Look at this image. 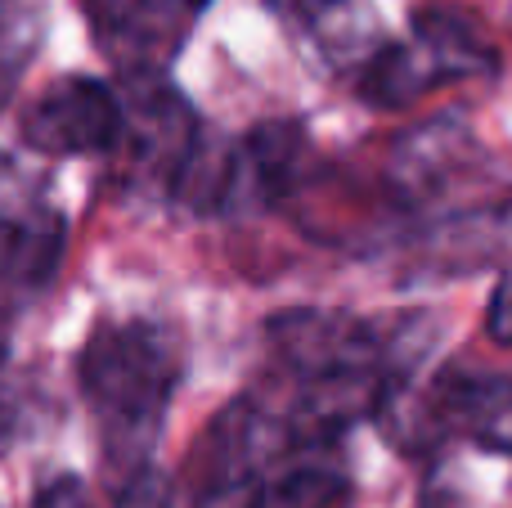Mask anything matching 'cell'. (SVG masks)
I'll return each instance as SVG.
<instances>
[{
	"label": "cell",
	"mask_w": 512,
	"mask_h": 508,
	"mask_svg": "<svg viewBox=\"0 0 512 508\" xmlns=\"http://www.w3.org/2000/svg\"><path fill=\"white\" fill-rule=\"evenodd\" d=\"M274 9L333 68H360L364 54L382 41L373 27L369 0H274Z\"/></svg>",
	"instance_id": "cell-8"
},
{
	"label": "cell",
	"mask_w": 512,
	"mask_h": 508,
	"mask_svg": "<svg viewBox=\"0 0 512 508\" xmlns=\"http://www.w3.org/2000/svg\"><path fill=\"white\" fill-rule=\"evenodd\" d=\"M436 86H445V72L414 36L409 41H378L355 68V90L373 108H414Z\"/></svg>",
	"instance_id": "cell-10"
},
{
	"label": "cell",
	"mask_w": 512,
	"mask_h": 508,
	"mask_svg": "<svg viewBox=\"0 0 512 508\" xmlns=\"http://www.w3.org/2000/svg\"><path fill=\"white\" fill-rule=\"evenodd\" d=\"M310 140L301 122H261L225 149L216 216H261L306 185Z\"/></svg>",
	"instance_id": "cell-5"
},
{
	"label": "cell",
	"mask_w": 512,
	"mask_h": 508,
	"mask_svg": "<svg viewBox=\"0 0 512 508\" xmlns=\"http://www.w3.org/2000/svg\"><path fill=\"white\" fill-rule=\"evenodd\" d=\"M185 5H189V9H194V14H203V9H207V5H212V0H185Z\"/></svg>",
	"instance_id": "cell-16"
},
{
	"label": "cell",
	"mask_w": 512,
	"mask_h": 508,
	"mask_svg": "<svg viewBox=\"0 0 512 508\" xmlns=\"http://www.w3.org/2000/svg\"><path fill=\"white\" fill-rule=\"evenodd\" d=\"M50 27L45 0H0V113L14 104L27 68L36 63Z\"/></svg>",
	"instance_id": "cell-11"
},
{
	"label": "cell",
	"mask_w": 512,
	"mask_h": 508,
	"mask_svg": "<svg viewBox=\"0 0 512 508\" xmlns=\"http://www.w3.org/2000/svg\"><path fill=\"white\" fill-rule=\"evenodd\" d=\"M117 99H122V135L108 158H117V171L131 189L176 194L203 144L194 104L171 86L167 72H131L117 81Z\"/></svg>",
	"instance_id": "cell-2"
},
{
	"label": "cell",
	"mask_w": 512,
	"mask_h": 508,
	"mask_svg": "<svg viewBox=\"0 0 512 508\" xmlns=\"http://www.w3.org/2000/svg\"><path fill=\"white\" fill-rule=\"evenodd\" d=\"M486 333L499 347H512V270L495 284V297H490L486 311Z\"/></svg>",
	"instance_id": "cell-15"
},
{
	"label": "cell",
	"mask_w": 512,
	"mask_h": 508,
	"mask_svg": "<svg viewBox=\"0 0 512 508\" xmlns=\"http://www.w3.org/2000/svg\"><path fill=\"white\" fill-rule=\"evenodd\" d=\"M18 135L45 158H108L122 135L117 86L99 77H59L27 104Z\"/></svg>",
	"instance_id": "cell-4"
},
{
	"label": "cell",
	"mask_w": 512,
	"mask_h": 508,
	"mask_svg": "<svg viewBox=\"0 0 512 508\" xmlns=\"http://www.w3.org/2000/svg\"><path fill=\"white\" fill-rule=\"evenodd\" d=\"M198 508H221V504H216V500H198Z\"/></svg>",
	"instance_id": "cell-17"
},
{
	"label": "cell",
	"mask_w": 512,
	"mask_h": 508,
	"mask_svg": "<svg viewBox=\"0 0 512 508\" xmlns=\"http://www.w3.org/2000/svg\"><path fill=\"white\" fill-rule=\"evenodd\" d=\"M32 508H99V504L90 500L81 477H54V482H45L41 491H36Z\"/></svg>",
	"instance_id": "cell-14"
},
{
	"label": "cell",
	"mask_w": 512,
	"mask_h": 508,
	"mask_svg": "<svg viewBox=\"0 0 512 508\" xmlns=\"http://www.w3.org/2000/svg\"><path fill=\"white\" fill-rule=\"evenodd\" d=\"M243 508H351V482L324 464H292L256 486Z\"/></svg>",
	"instance_id": "cell-12"
},
{
	"label": "cell",
	"mask_w": 512,
	"mask_h": 508,
	"mask_svg": "<svg viewBox=\"0 0 512 508\" xmlns=\"http://www.w3.org/2000/svg\"><path fill=\"white\" fill-rule=\"evenodd\" d=\"M409 36L436 59L445 81H468V77H495L499 72V50L477 18L463 14L454 5H423L409 18Z\"/></svg>",
	"instance_id": "cell-9"
},
{
	"label": "cell",
	"mask_w": 512,
	"mask_h": 508,
	"mask_svg": "<svg viewBox=\"0 0 512 508\" xmlns=\"http://www.w3.org/2000/svg\"><path fill=\"white\" fill-rule=\"evenodd\" d=\"M23 432H27V392L14 378L0 374V455H9L23 441Z\"/></svg>",
	"instance_id": "cell-13"
},
{
	"label": "cell",
	"mask_w": 512,
	"mask_h": 508,
	"mask_svg": "<svg viewBox=\"0 0 512 508\" xmlns=\"http://www.w3.org/2000/svg\"><path fill=\"white\" fill-rule=\"evenodd\" d=\"M86 23L117 77H131L167 72L185 50L198 14L185 0H86Z\"/></svg>",
	"instance_id": "cell-6"
},
{
	"label": "cell",
	"mask_w": 512,
	"mask_h": 508,
	"mask_svg": "<svg viewBox=\"0 0 512 508\" xmlns=\"http://www.w3.org/2000/svg\"><path fill=\"white\" fill-rule=\"evenodd\" d=\"M185 378V347L158 320H104L77 351V387L99 428L117 491L153 473L171 396Z\"/></svg>",
	"instance_id": "cell-1"
},
{
	"label": "cell",
	"mask_w": 512,
	"mask_h": 508,
	"mask_svg": "<svg viewBox=\"0 0 512 508\" xmlns=\"http://www.w3.org/2000/svg\"><path fill=\"white\" fill-rule=\"evenodd\" d=\"M68 252V221L54 203L0 198V365L9 356L18 320L54 284Z\"/></svg>",
	"instance_id": "cell-3"
},
{
	"label": "cell",
	"mask_w": 512,
	"mask_h": 508,
	"mask_svg": "<svg viewBox=\"0 0 512 508\" xmlns=\"http://www.w3.org/2000/svg\"><path fill=\"white\" fill-rule=\"evenodd\" d=\"M436 432H463L477 450L512 459V378L450 369L432 392Z\"/></svg>",
	"instance_id": "cell-7"
}]
</instances>
